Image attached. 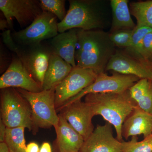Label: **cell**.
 <instances>
[{
	"instance_id": "obj_15",
	"label": "cell",
	"mask_w": 152,
	"mask_h": 152,
	"mask_svg": "<svg viewBox=\"0 0 152 152\" xmlns=\"http://www.w3.org/2000/svg\"><path fill=\"white\" fill-rule=\"evenodd\" d=\"M112 70L122 75H129L140 79L152 80V69L126 54L116 50L109 62L106 71Z\"/></svg>"
},
{
	"instance_id": "obj_30",
	"label": "cell",
	"mask_w": 152,
	"mask_h": 152,
	"mask_svg": "<svg viewBox=\"0 0 152 152\" xmlns=\"http://www.w3.org/2000/svg\"><path fill=\"white\" fill-rule=\"evenodd\" d=\"M26 152H39V145L35 142H31L26 146Z\"/></svg>"
},
{
	"instance_id": "obj_18",
	"label": "cell",
	"mask_w": 152,
	"mask_h": 152,
	"mask_svg": "<svg viewBox=\"0 0 152 152\" xmlns=\"http://www.w3.org/2000/svg\"><path fill=\"white\" fill-rule=\"evenodd\" d=\"M73 67L61 57L52 54L44 77L43 91L56 89L66 77Z\"/></svg>"
},
{
	"instance_id": "obj_7",
	"label": "cell",
	"mask_w": 152,
	"mask_h": 152,
	"mask_svg": "<svg viewBox=\"0 0 152 152\" xmlns=\"http://www.w3.org/2000/svg\"><path fill=\"white\" fill-rule=\"evenodd\" d=\"M58 18L48 12H43L31 24L23 29L11 33L15 42L21 45H36L58 34Z\"/></svg>"
},
{
	"instance_id": "obj_16",
	"label": "cell",
	"mask_w": 152,
	"mask_h": 152,
	"mask_svg": "<svg viewBox=\"0 0 152 152\" xmlns=\"http://www.w3.org/2000/svg\"><path fill=\"white\" fill-rule=\"evenodd\" d=\"M152 134V115L137 106L124 122L122 128L123 138L143 135L144 138Z\"/></svg>"
},
{
	"instance_id": "obj_20",
	"label": "cell",
	"mask_w": 152,
	"mask_h": 152,
	"mask_svg": "<svg viewBox=\"0 0 152 152\" xmlns=\"http://www.w3.org/2000/svg\"><path fill=\"white\" fill-rule=\"evenodd\" d=\"M137 106L152 115V81L141 79L129 89Z\"/></svg>"
},
{
	"instance_id": "obj_6",
	"label": "cell",
	"mask_w": 152,
	"mask_h": 152,
	"mask_svg": "<svg viewBox=\"0 0 152 152\" xmlns=\"http://www.w3.org/2000/svg\"><path fill=\"white\" fill-rule=\"evenodd\" d=\"M31 106L33 119L38 129L56 127L59 121L55 105V88L33 93L16 88Z\"/></svg>"
},
{
	"instance_id": "obj_29",
	"label": "cell",
	"mask_w": 152,
	"mask_h": 152,
	"mask_svg": "<svg viewBox=\"0 0 152 152\" xmlns=\"http://www.w3.org/2000/svg\"><path fill=\"white\" fill-rule=\"evenodd\" d=\"M7 126L2 120H0V142H4L5 139Z\"/></svg>"
},
{
	"instance_id": "obj_12",
	"label": "cell",
	"mask_w": 152,
	"mask_h": 152,
	"mask_svg": "<svg viewBox=\"0 0 152 152\" xmlns=\"http://www.w3.org/2000/svg\"><path fill=\"white\" fill-rule=\"evenodd\" d=\"M69 124L81 135L84 140L94 132L92 121L95 115L89 105L81 100L72 103L60 111Z\"/></svg>"
},
{
	"instance_id": "obj_5",
	"label": "cell",
	"mask_w": 152,
	"mask_h": 152,
	"mask_svg": "<svg viewBox=\"0 0 152 152\" xmlns=\"http://www.w3.org/2000/svg\"><path fill=\"white\" fill-rule=\"evenodd\" d=\"M1 112L7 128H27L34 135L38 132L29 103L15 88L1 89Z\"/></svg>"
},
{
	"instance_id": "obj_35",
	"label": "cell",
	"mask_w": 152,
	"mask_h": 152,
	"mask_svg": "<svg viewBox=\"0 0 152 152\" xmlns=\"http://www.w3.org/2000/svg\"></svg>"
},
{
	"instance_id": "obj_3",
	"label": "cell",
	"mask_w": 152,
	"mask_h": 152,
	"mask_svg": "<svg viewBox=\"0 0 152 152\" xmlns=\"http://www.w3.org/2000/svg\"><path fill=\"white\" fill-rule=\"evenodd\" d=\"M10 30L1 34L6 47L16 55L33 78L42 86L45 74L52 53L50 45L41 43L36 45H18L14 42Z\"/></svg>"
},
{
	"instance_id": "obj_27",
	"label": "cell",
	"mask_w": 152,
	"mask_h": 152,
	"mask_svg": "<svg viewBox=\"0 0 152 152\" xmlns=\"http://www.w3.org/2000/svg\"><path fill=\"white\" fill-rule=\"evenodd\" d=\"M142 56L145 65L152 69V31L144 38Z\"/></svg>"
},
{
	"instance_id": "obj_25",
	"label": "cell",
	"mask_w": 152,
	"mask_h": 152,
	"mask_svg": "<svg viewBox=\"0 0 152 152\" xmlns=\"http://www.w3.org/2000/svg\"><path fill=\"white\" fill-rule=\"evenodd\" d=\"M43 12L51 13L62 21L66 16L65 0H40Z\"/></svg>"
},
{
	"instance_id": "obj_21",
	"label": "cell",
	"mask_w": 152,
	"mask_h": 152,
	"mask_svg": "<svg viewBox=\"0 0 152 152\" xmlns=\"http://www.w3.org/2000/svg\"><path fill=\"white\" fill-rule=\"evenodd\" d=\"M151 31L152 28L144 26H136L133 30L130 45L125 49L124 53L145 65L142 56L143 41L145 36Z\"/></svg>"
},
{
	"instance_id": "obj_28",
	"label": "cell",
	"mask_w": 152,
	"mask_h": 152,
	"mask_svg": "<svg viewBox=\"0 0 152 152\" xmlns=\"http://www.w3.org/2000/svg\"><path fill=\"white\" fill-rule=\"evenodd\" d=\"M1 40L0 43V72L3 74L10 65L12 60V55Z\"/></svg>"
},
{
	"instance_id": "obj_11",
	"label": "cell",
	"mask_w": 152,
	"mask_h": 152,
	"mask_svg": "<svg viewBox=\"0 0 152 152\" xmlns=\"http://www.w3.org/2000/svg\"><path fill=\"white\" fill-rule=\"evenodd\" d=\"M10 65L0 78V89L13 88L38 93L42 86L33 78L16 55L13 53Z\"/></svg>"
},
{
	"instance_id": "obj_1",
	"label": "cell",
	"mask_w": 152,
	"mask_h": 152,
	"mask_svg": "<svg viewBox=\"0 0 152 152\" xmlns=\"http://www.w3.org/2000/svg\"><path fill=\"white\" fill-rule=\"evenodd\" d=\"M75 58L77 66L91 69L99 74L105 73L107 65L117 50L110 33L96 29H78Z\"/></svg>"
},
{
	"instance_id": "obj_32",
	"label": "cell",
	"mask_w": 152,
	"mask_h": 152,
	"mask_svg": "<svg viewBox=\"0 0 152 152\" xmlns=\"http://www.w3.org/2000/svg\"><path fill=\"white\" fill-rule=\"evenodd\" d=\"M0 30L3 31V32L10 30L8 23L5 18L0 19Z\"/></svg>"
},
{
	"instance_id": "obj_24",
	"label": "cell",
	"mask_w": 152,
	"mask_h": 152,
	"mask_svg": "<svg viewBox=\"0 0 152 152\" xmlns=\"http://www.w3.org/2000/svg\"><path fill=\"white\" fill-rule=\"evenodd\" d=\"M138 139L134 136L129 141L122 142L123 152H152V134L141 141Z\"/></svg>"
},
{
	"instance_id": "obj_4",
	"label": "cell",
	"mask_w": 152,
	"mask_h": 152,
	"mask_svg": "<svg viewBox=\"0 0 152 152\" xmlns=\"http://www.w3.org/2000/svg\"><path fill=\"white\" fill-rule=\"evenodd\" d=\"M69 7L64 19L58 23V31L72 29L85 31L103 28V16L101 2L96 0H69Z\"/></svg>"
},
{
	"instance_id": "obj_14",
	"label": "cell",
	"mask_w": 152,
	"mask_h": 152,
	"mask_svg": "<svg viewBox=\"0 0 152 152\" xmlns=\"http://www.w3.org/2000/svg\"><path fill=\"white\" fill-rule=\"evenodd\" d=\"M55 127L56 138L53 145L54 152H79L84 140L61 114Z\"/></svg>"
},
{
	"instance_id": "obj_33",
	"label": "cell",
	"mask_w": 152,
	"mask_h": 152,
	"mask_svg": "<svg viewBox=\"0 0 152 152\" xmlns=\"http://www.w3.org/2000/svg\"><path fill=\"white\" fill-rule=\"evenodd\" d=\"M0 152H11L5 142L0 143Z\"/></svg>"
},
{
	"instance_id": "obj_13",
	"label": "cell",
	"mask_w": 152,
	"mask_h": 152,
	"mask_svg": "<svg viewBox=\"0 0 152 152\" xmlns=\"http://www.w3.org/2000/svg\"><path fill=\"white\" fill-rule=\"evenodd\" d=\"M79 152H123L122 142L114 137L112 125L107 122L97 126Z\"/></svg>"
},
{
	"instance_id": "obj_26",
	"label": "cell",
	"mask_w": 152,
	"mask_h": 152,
	"mask_svg": "<svg viewBox=\"0 0 152 152\" xmlns=\"http://www.w3.org/2000/svg\"><path fill=\"white\" fill-rule=\"evenodd\" d=\"M134 29H121L110 33V39L116 47L127 48L130 45Z\"/></svg>"
},
{
	"instance_id": "obj_17",
	"label": "cell",
	"mask_w": 152,
	"mask_h": 152,
	"mask_svg": "<svg viewBox=\"0 0 152 152\" xmlns=\"http://www.w3.org/2000/svg\"><path fill=\"white\" fill-rule=\"evenodd\" d=\"M78 29H72L59 33L52 39L49 45L53 54L59 56L73 67L77 66L75 53L78 42Z\"/></svg>"
},
{
	"instance_id": "obj_8",
	"label": "cell",
	"mask_w": 152,
	"mask_h": 152,
	"mask_svg": "<svg viewBox=\"0 0 152 152\" xmlns=\"http://www.w3.org/2000/svg\"><path fill=\"white\" fill-rule=\"evenodd\" d=\"M98 74L91 69L76 66L55 89V105L56 111L69 100L94 83Z\"/></svg>"
},
{
	"instance_id": "obj_9",
	"label": "cell",
	"mask_w": 152,
	"mask_h": 152,
	"mask_svg": "<svg viewBox=\"0 0 152 152\" xmlns=\"http://www.w3.org/2000/svg\"><path fill=\"white\" fill-rule=\"evenodd\" d=\"M140 80V79L136 76L122 75L116 72L110 76L105 73L99 74L93 83L69 100L57 112H60L63 108L75 101L81 100L82 98L88 94L125 91L133 86Z\"/></svg>"
},
{
	"instance_id": "obj_22",
	"label": "cell",
	"mask_w": 152,
	"mask_h": 152,
	"mask_svg": "<svg viewBox=\"0 0 152 152\" xmlns=\"http://www.w3.org/2000/svg\"><path fill=\"white\" fill-rule=\"evenodd\" d=\"M130 10L137 20V26L152 28V1L131 3Z\"/></svg>"
},
{
	"instance_id": "obj_10",
	"label": "cell",
	"mask_w": 152,
	"mask_h": 152,
	"mask_svg": "<svg viewBox=\"0 0 152 152\" xmlns=\"http://www.w3.org/2000/svg\"><path fill=\"white\" fill-rule=\"evenodd\" d=\"M0 10L10 29L13 18L21 27L26 28L43 12L38 0H0Z\"/></svg>"
},
{
	"instance_id": "obj_31",
	"label": "cell",
	"mask_w": 152,
	"mask_h": 152,
	"mask_svg": "<svg viewBox=\"0 0 152 152\" xmlns=\"http://www.w3.org/2000/svg\"><path fill=\"white\" fill-rule=\"evenodd\" d=\"M39 152H52V149L50 144L48 142L43 143L40 148Z\"/></svg>"
},
{
	"instance_id": "obj_19",
	"label": "cell",
	"mask_w": 152,
	"mask_h": 152,
	"mask_svg": "<svg viewBox=\"0 0 152 152\" xmlns=\"http://www.w3.org/2000/svg\"><path fill=\"white\" fill-rule=\"evenodd\" d=\"M128 0H111L112 12L110 33L121 29H134L137 25L133 21Z\"/></svg>"
},
{
	"instance_id": "obj_2",
	"label": "cell",
	"mask_w": 152,
	"mask_h": 152,
	"mask_svg": "<svg viewBox=\"0 0 152 152\" xmlns=\"http://www.w3.org/2000/svg\"><path fill=\"white\" fill-rule=\"evenodd\" d=\"M95 115H99L113 126L116 138L124 141L122 128L124 122L137 105L129 89L122 92L90 94L85 96Z\"/></svg>"
},
{
	"instance_id": "obj_23",
	"label": "cell",
	"mask_w": 152,
	"mask_h": 152,
	"mask_svg": "<svg viewBox=\"0 0 152 152\" xmlns=\"http://www.w3.org/2000/svg\"><path fill=\"white\" fill-rule=\"evenodd\" d=\"M24 127L7 128L5 142L13 152H26Z\"/></svg>"
},
{
	"instance_id": "obj_34",
	"label": "cell",
	"mask_w": 152,
	"mask_h": 152,
	"mask_svg": "<svg viewBox=\"0 0 152 152\" xmlns=\"http://www.w3.org/2000/svg\"><path fill=\"white\" fill-rule=\"evenodd\" d=\"M10 152H13L12 151H10Z\"/></svg>"
}]
</instances>
